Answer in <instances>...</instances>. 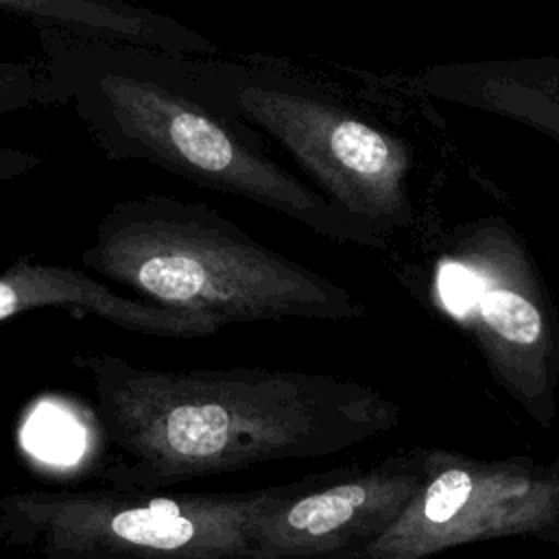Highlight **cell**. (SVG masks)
<instances>
[{
    "label": "cell",
    "mask_w": 559,
    "mask_h": 559,
    "mask_svg": "<svg viewBox=\"0 0 559 559\" xmlns=\"http://www.w3.org/2000/svg\"><path fill=\"white\" fill-rule=\"evenodd\" d=\"M41 164H44V157L35 151L0 146V186L37 170Z\"/></svg>",
    "instance_id": "12"
},
{
    "label": "cell",
    "mask_w": 559,
    "mask_h": 559,
    "mask_svg": "<svg viewBox=\"0 0 559 559\" xmlns=\"http://www.w3.org/2000/svg\"><path fill=\"white\" fill-rule=\"evenodd\" d=\"M151 68L216 114L271 135L345 214L391 238L411 227L413 148L349 107L249 68L205 57L148 52Z\"/></svg>",
    "instance_id": "4"
},
{
    "label": "cell",
    "mask_w": 559,
    "mask_h": 559,
    "mask_svg": "<svg viewBox=\"0 0 559 559\" xmlns=\"http://www.w3.org/2000/svg\"><path fill=\"white\" fill-rule=\"evenodd\" d=\"M120 463L118 489H153L262 463L317 459L400 424V406L365 382L293 369H151L107 352L74 356Z\"/></svg>",
    "instance_id": "1"
},
{
    "label": "cell",
    "mask_w": 559,
    "mask_h": 559,
    "mask_svg": "<svg viewBox=\"0 0 559 559\" xmlns=\"http://www.w3.org/2000/svg\"><path fill=\"white\" fill-rule=\"evenodd\" d=\"M0 13L70 39L177 57H214L218 48L170 15L118 0H0Z\"/></svg>",
    "instance_id": "10"
},
{
    "label": "cell",
    "mask_w": 559,
    "mask_h": 559,
    "mask_svg": "<svg viewBox=\"0 0 559 559\" xmlns=\"http://www.w3.org/2000/svg\"><path fill=\"white\" fill-rule=\"evenodd\" d=\"M424 450L395 452L369 469L323 472L262 520L255 559H354L393 526L421 487Z\"/></svg>",
    "instance_id": "8"
},
{
    "label": "cell",
    "mask_w": 559,
    "mask_h": 559,
    "mask_svg": "<svg viewBox=\"0 0 559 559\" xmlns=\"http://www.w3.org/2000/svg\"><path fill=\"white\" fill-rule=\"evenodd\" d=\"M37 33L55 105L70 107L109 159L142 162L194 186L240 197L334 242L371 249L391 242L275 162L251 127L164 81L146 50Z\"/></svg>",
    "instance_id": "2"
},
{
    "label": "cell",
    "mask_w": 559,
    "mask_h": 559,
    "mask_svg": "<svg viewBox=\"0 0 559 559\" xmlns=\"http://www.w3.org/2000/svg\"><path fill=\"white\" fill-rule=\"evenodd\" d=\"M426 476L393 526L354 559H426L461 544L559 531V454L498 461L424 450Z\"/></svg>",
    "instance_id": "7"
},
{
    "label": "cell",
    "mask_w": 559,
    "mask_h": 559,
    "mask_svg": "<svg viewBox=\"0 0 559 559\" xmlns=\"http://www.w3.org/2000/svg\"><path fill=\"white\" fill-rule=\"evenodd\" d=\"M321 476L234 493L17 491L0 500V535L48 559H255L262 520Z\"/></svg>",
    "instance_id": "5"
},
{
    "label": "cell",
    "mask_w": 559,
    "mask_h": 559,
    "mask_svg": "<svg viewBox=\"0 0 559 559\" xmlns=\"http://www.w3.org/2000/svg\"><path fill=\"white\" fill-rule=\"evenodd\" d=\"M41 308L94 314L129 332L162 338H201L221 330L212 319L124 297L87 271L15 260L0 273V323Z\"/></svg>",
    "instance_id": "9"
},
{
    "label": "cell",
    "mask_w": 559,
    "mask_h": 559,
    "mask_svg": "<svg viewBox=\"0 0 559 559\" xmlns=\"http://www.w3.org/2000/svg\"><path fill=\"white\" fill-rule=\"evenodd\" d=\"M50 105L57 107L41 61L0 59V116Z\"/></svg>",
    "instance_id": "11"
},
{
    "label": "cell",
    "mask_w": 559,
    "mask_h": 559,
    "mask_svg": "<svg viewBox=\"0 0 559 559\" xmlns=\"http://www.w3.org/2000/svg\"><path fill=\"white\" fill-rule=\"evenodd\" d=\"M430 304L476 345L491 380L542 428L557 419L559 317L526 240L502 216L450 234Z\"/></svg>",
    "instance_id": "6"
},
{
    "label": "cell",
    "mask_w": 559,
    "mask_h": 559,
    "mask_svg": "<svg viewBox=\"0 0 559 559\" xmlns=\"http://www.w3.org/2000/svg\"><path fill=\"white\" fill-rule=\"evenodd\" d=\"M83 269L175 312L229 323L354 321L367 306L205 203L168 194L116 201L81 253Z\"/></svg>",
    "instance_id": "3"
}]
</instances>
